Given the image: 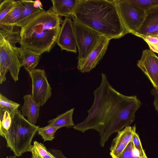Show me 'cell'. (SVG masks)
I'll use <instances>...</instances> for the list:
<instances>
[{
  "mask_svg": "<svg viewBox=\"0 0 158 158\" xmlns=\"http://www.w3.org/2000/svg\"><path fill=\"white\" fill-rule=\"evenodd\" d=\"M110 40L102 36L98 44L86 59L78 65V69L82 73H88L94 68L103 58Z\"/></svg>",
  "mask_w": 158,
  "mask_h": 158,
  "instance_id": "8fae6325",
  "label": "cell"
},
{
  "mask_svg": "<svg viewBox=\"0 0 158 158\" xmlns=\"http://www.w3.org/2000/svg\"><path fill=\"white\" fill-rule=\"evenodd\" d=\"M80 0H52V10L60 16L73 17L76 7Z\"/></svg>",
  "mask_w": 158,
  "mask_h": 158,
  "instance_id": "5bb4252c",
  "label": "cell"
},
{
  "mask_svg": "<svg viewBox=\"0 0 158 158\" xmlns=\"http://www.w3.org/2000/svg\"><path fill=\"white\" fill-rule=\"evenodd\" d=\"M151 94L153 96V105L156 111L158 113V89L153 88L151 90Z\"/></svg>",
  "mask_w": 158,
  "mask_h": 158,
  "instance_id": "4dcf8cb0",
  "label": "cell"
},
{
  "mask_svg": "<svg viewBox=\"0 0 158 158\" xmlns=\"http://www.w3.org/2000/svg\"><path fill=\"white\" fill-rule=\"evenodd\" d=\"M123 24L128 33L135 35L144 20L145 11L128 0H115Z\"/></svg>",
  "mask_w": 158,
  "mask_h": 158,
  "instance_id": "52a82bcc",
  "label": "cell"
},
{
  "mask_svg": "<svg viewBox=\"0 0 158 158\" xmlns=\"http://www.w3.org/2000/svg\"><path fill=\"white\" fill-rule=\"evenodd\" d=\"M120 158H142L135 148L132 141L127 146Z\"/></svg>",
  "mask_w": 158,
  "mask_h": 158,
  "instance_id": "83f0119b",
  "label": "cell"
},
{
  "mask_svg": "<svg viewBox=\"0 0 158 158\" xmlns=\"http://www.w3.org/2000/svg\"><path fill=\"white\" fill-rule=\"evenodd\" d=\"M15 48L0 36L1 84L6 80V74L8 71L10 72L12 79L15 82L18 80L19 74L21 66Z\"/></svg>",
  "mask_w": 158,
  "mask_h": 158,
  "instance_id": "8992f818",
  "label": "cell"
},
{
  "mask_svg": "<svg viewBox=\"0 0 158 158\" xmlns=\"http://www.w3.org/2000/svg\"><path fill=\"white\" fill-rule=\"evenodd\" d=\"M135 125L132 127L128 126L123 130L118 132V135L115 137L127 145L132 141L134 133L136 132Z\"/></svg>",
  "mask_w": 158,
  "mask_h": 158,
  "instance_id": "7402d4cb",
  "label": "cell"
},
{
  "mask_svg": "<svg viewBox=\"0 0 158 158\" xmlns=\"http://www.w3.org/2000/svg\"><path fill=\"white\" fill-rule=\"evenodd\" d=\"M0 135L4 138L12 122V118L7 111H0Z\"/></svg>",
  "mask_w": 158,
  "mask_h": 158,
  "instance_id": "44dd1931",
  "label": "cell"
},
{
  "mask_svg": "<svg viewBox=\"0 0 158 158\" xmlns=\"http://www.w3.org/2000/svg\"><path fill=\"white\" fill-rule=\"evenodd\" d=\"M158 25V6L145 11L144 20L141 26L135 35L141 38L153 35Z\"/></svg>",
  "mask_w": 158,
  "mask_h": 158,
  "instance_id": "7c38bea8",
  "label": "cell"
},
{
  "mask_svg": "<svg viewBox=\"0 0 158 158\" xmlns=\"http://www.w3.org/2000/svg\"><path fill=\"white\" fill-rule=\"evenodd\" d=\"M127 144L114 138L110 148V154L112 158H120Z\"/></svg>",
  "mask_w": 158,
  "mask_h": 158,
  "instance_id": "cb8c5ba5",
  "label": "cell"
},
{
  "mask_svg": "<svg viewBox=\"0 0 158 158\" xmlns=\"http://www.w3.org/2000/svg\"><path fill=\"white\" fill-rule=\"evenodd\" d=\"M153 35L158 36V25L156 27Z\"/></svg>",
  "mask_w": 158,
  "mask_h": 158,
  "instance_id": "e575fe53",
  "label": "cell"
},
{
  "mask_svg": "<svg viewBox=\"0 0 158 158\" xmlns=\"http://www.w3.org/2000/svg\"><path fill=\"white\" fill-rule=\"evenodd\" d=\"M44 158H56L50 152L49 154L46 156Z\"/></svg>",
  "mask_w": 158,
  "mask_h": 158,
  "instance_id": "836d02e7",
  "label": "cell"
},
{
  "mask_svg": "<svg viewBox=\"0 0 158 158\" xmlns=\"http://www.w3.org/2000/svg\"><path fill=\"white\" fill-rule=\"evenodd\" d=\"M39 127L28 122L18 110L12 118L11 125L4 137L7 147L18 157L30 152L32 140Z\"/></svg>",
  "mask_w": 158,
  "mask_h": 158,
  "instance_id": "277c9868",
  "label": "cell"
},
{
  "mask_svg": "<svg viewBox=\"0 0 158 158\" xmlns=\"http://www.w3.org/2000/svg\"><path fill=\"white\" fill-rule=\"evenodd\" d=\"M100 86L94 91L93 105L86 118L73 128L84 133L92 129L99 132L100 144L103 147L110 136L135 120V113L141 105L136 96L120 93L110 84L105 74L102 73Z\"/></svg>",
  "mask_w": 158,
  "mask_h": 158,
  "instance_id": "6da1fadb",
  "label": "cell"
},
{
  "mask_svg": "<svg viewBox=\"0 0 158 158\" xmlns=\"http://www.w3.org/2000/svg\"><path fill=\"white\" fill-rule=\"evenodd\" d=\"M23 8L21 0L17 1L15 6L1 21L0 24L16 26L20 17Z\"/></svg>",
  "mask_w": 158,
  "mask_h": 158,
  "instance_id": "d6986e66",
  "label": "cell"
},
{
  "mask_svg": "<svg viewBox=\"0 0 158 158\" xmlns=\"http://www.w3.org/2000/svg\"><path fill=\"white\" fill-rule=\"evenodd\" d=\"M137 66L144 73L152 85L158 88V57L150 49L144 50Z\"/></svg>",
  "mask_w": 158,
  "mask_h": 158,
  "instance_id": "9c48e42d",
  "label": "cell"
},
{
  "mask_svg": "<svg viewBox=\"0 0 158 158\" xmlns=\"http://www.w3.org/2000/svg\"><path fill=\"white\" fill-rule=\"evenodd\" d=\"M23 8L20 19L16 26L20 27L23 26L32 18L43 10L36 8L34 6L35 1L21 0Z\"/></svg>",
  "mask_w": 158,
  "mask_h": 158,
  "instance_id": "e0dca14e",
  "label": "cell"
},
{
  "mask_svg": "<svg viewBox=\"0 0 158 158\" xmlns=\"http://www.w3.org/2000/svg\"><path fill=\"white\" fill-rule=\"evenodd\" d=\"M56 43L62 50L77 53L73 22L71 18L66 17L63 21Z\"/></svg>",
  "mask_w": 158,
  "mask_h": 158,
  "instance_id": "30bf717a",
  "label": "cell"
},
{
  "mask_svg": "<svg viewBox=\"0 0 158 158\" xmlns=\"http://www.w3.org/2000/svg\"><path fill=\"white\" fill-rule=\"evenodd\" d=\"M32 81L31 96L40 106H43L52 95V88L44 70L35 69L28 72Z\"/></svg>",
  "mask_w": 158,
  "mask_h": 158,
  "instance_id": "ba28073f",
  "label": "cell"
},
{
  "mask_svg": "<svg viewBox=\"0 0 158 158\" xmlns=\"http://www.w3.org/2000/svg\"><path fill=\"white\" fill-rule=\"evenodd\" d=\"M20 104L9 99L1 93L0 94V111H7L12 118L19 110Z\"/></svg>",
  "mask_w": 158,
  "mask_h": 158,
  "instance_id": "ffe728a7",
  "label": "cell"
},
{
  "mask_svg": "<svg viewBox=\"0 0 158 158\" xmlns=\"http://www.w3.org/2000/svg\"><path fill=\"white\" fill-rule=\"evenodd\" d=\"M6 158H17V156L15 155L13 156H7Z\"/></svg>",
  "mask_w": 158,
  "mask_h": 158,
  "instance_id": "d590c367",
  "label": "cell"
},
{
  "mask_svg": "<svg viewBox=\"0 0 158 158\" xmlns=\"http://www.w3.org/2000/svg\"><path fill=\"white\" fill-rule=\"evenodd\" d=\"M74 108L67 110L58 115L56 117L48 121V126L58 127H69L74 126L73 119Z\"/></svg>",
  "mask_w": 158,
  "mask_h": 158,
  "instance_id": "ac0fdd59",
  "label": "cell"
},
{
  "mask_svg": "<svg viewBox=\"0 0 158 158\" xmlns=\"http://www.w3.org/2000/svg\"><path fill=\"white\" fill-rule=\"evenodd\" d=\"M20 65L28 72L35 69L40 59L41 55L38 54L20 46L15 48Z\"/></svg>",
  "mask_w": 158,
  "mask_h": 158,
  "instance_id": "4fadbf2b",
  "label": "cell"
},
{
  "mask_svg": "<svg viewBox=\"0 0 158 158\" xmlns=\"http://www.w3.org/2000/svg\"><path fill=\"white\" fill-rule=\"evenodd\" d=\"M19 27H20L0 24V36L14 48L16 47V44L20 43L21 40L20 29Z\"/></svg>",
  "mask_w": 158,
  "mask_h": 158,
  "instance_id": "2e32d148",
  "label": "cell"
},
{
  "mask_svg": "<svg viewBox=\"0 0 158 158\" xmlns=\"http://www.w3.org/2000/svg\"><path fill=\"white\" fill-rule=\"evenodd\" d=\"M77 46L78 52V65L83 62L95 47L100 34L73 17Z\"/></svg>",
  "mask_w": 158,
  "mask_h": 158,
  "instance_id": "5b68a950",
  "label": "cell"
},
{
  "mask_svg": "<svg viewBox=\"0 0 158 158\" xmlns=\"http://www.w3.org/2000/svg\"><path fill=\"white\" fill-rule=\"evenodd\" d=\"M59 128L58 127L47 126L39 127L38 130V134L40 135L44 142L52 141L55 138V133Z\"/></svg>",
  "mask_w": 158,
  "mask_h": 158,
  "instance_id": "d4e9b609",
  "label": "cell"
},
{
  "mask_svg": "<svg viewBox=\"0 0 158 158\" xmlns=\"http://www.w3.org/2000/svg\"><path fill=\"white\" fill-rule=\"evenodd\" d=\"M142 39L147 43L150 50L158 54V36L149 35Z\"/></svg>",
  "mask_w": 158,
  "mask_h": 158,
  "instance_id": "f1b7e54d",
  "label": "cell"
},
{
  "mask_svg": "<svg viewBox=\"0 0 158 158\" xmlns=\"http://www.w3.org/2000/svg\"><path fill=\"white\" fill-rule=\"evenodd\" d=\"M23 98L24 104L21 108L22 115L26 116L30 123L35 125L39 117L40 107L33 100L31 94L26 95Z\"/></svg>",
  "mask_w": 158,
  "mask_h": 158,
  "instance_id": "9a60e30c",
  "label": "cell"
},
{
  "mask_svg": "<svg viewBox=\"0 0 158 158\" xmlns=\"http://www.w3.org/2000/svg\"><path fill=\"white\" fill-rule=\"evenodd\" d=\"M34 6L35 8H39L42 10H44L42 4L40 1L39 0H36L34 1Z\"/></svg>",
  "mask_w": 158,
  "mask_h": 158,
  "instance_id": "d6a6232c",
  "label": "cell"
},
{
  "mask_svg": "<svg viewBox=\"0 0 158 158\" xmlns=\"http://www.w3.org/2000/svg\"><path fill=\"white\" fill-rule=\"evenodd\" d=\"M132 141L135 148L138 150L142 158H148L142 147L139 136L136 132L133 135Z\"/></svg>",
  "mask_w": 158,
  "mask_h": 158,
  "instance_id": "f546056e",
  "label": "cell"
},
{
  "mask_svg": "<svg viewBox=\"0 0 158 158\" xmlns=\"http://www.w3.org/2000/svg\"><path fill=\"white\" fill-rule=\"evenodd\" d=\"M131 4L144 10L158 6V0H128Z\"/></svg>",
  "mask_w": 158,
  "mask_h": 158,
  "instance_id": "484cf974",
  "label": "cell"
},
{
  "mask_svg": "<svg viewBox=\"0 0 158 158\" xmlns=\"http://www.w3.org/2000/svg\"><path fill=\"white\" fill-rule=\"evenodd\" d=\"M63 21L51 8L41 11L20 27V46L41 55L49 52L56 42Z\"/></svg>",
  "mask_w": 158,
  "mask_h": 158,
  "instance_id": "3957f363",
  "label": "cell"
},
{
  "mask_svg": "<svg viewBox=\"0 0 158 158\" xmlns=\"http://www.w3.org/2000/svg\"><path fill=\"white\" fill-rule=\"evenodd\" d=\"M30 152L32 158H44L50 153L44 144L36 141L33 142Z\"/></svg>",
  "mask_w": 158,
  "mask_h": 158,
  "instance_id": "603a6c76",
  "label": "cell"
},
{
  "mask_svg": "<svg viewBox=\"0 0 158 158\" xmlns=\"http://www.w3.org/2000/svg\"><path fill=\"white\" fill-rule=\"evenodd\" d=\"M17 1L5 0L0 4V21H1L15 6Z\"/></svg>",
  "mask_w": 158,
  "mask_h": 158,
  "instance_id": "4316f807",
  "label": "cell"
},
{
  "mask_svg": "<svg viewBox=\"0 0 158 158\" xmlns=\"http://www.w3.org/2000/svg\"><path fill=\"white\" fill-rule=\"evenodd\" d=\"M73 17L110 40L128 33L121 21L115 0H80Z\"/></svg>",
  "mask_w": 158,
  "mask_h": 158,
  "instance_id": "7a4b0ae2",
  "label": "cell"
},
{
  "mask_svg": "<svg viewBox=\"0 0 158 158\" xmlns=\"http://www.w3.org/2000/svg\"><path fill=\"white\" fill-rule=\"evenodd\" d=\"M157 89H158V88H157Z\"/></svg>",
  "mask_w": 158,
  "mask_h": 158,
  "instance_id": "8d00e7d4",
  "label": "cell"
},
{
  "mask_svg": "<svg viewBox=\"0 0 158 158\" xmlns=\"http://www.w3.org/2000/svg\"><path fill=\"white\" fill-rule=\"evenodd\" d=\"M49 151L56 158H67L60 150L51 149Z\"/></svg>",
  "mask_w": 158,
  "mask_h": 158,
  "instance_id": "1f68e13d",
  "label": "cell"
}]
</instances>
